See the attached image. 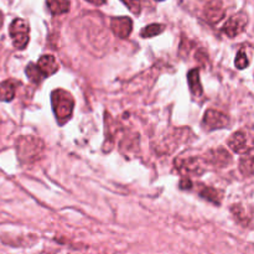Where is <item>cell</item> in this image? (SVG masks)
Here are the masks:
<instances>
[{
	"mask_svg": "<svg viewBox=\"0 0 254 254\" xmlns=\"http://www.w3.org/2000/svg\"><path fill=\"white\" fill-rule=\"evenodd\" d=\"M188 81H189V86H190L191 93H192L195 97L202 96L203 89H202V84H201V81H200V72H198L197 68H193L189 72Z\"/></svg>",
	"mask_w": 254,
	"mask_h": 254,
	"instance_id": "obj_13",
	"label": "cell"
},
{
	"mask_svg": "<svg viewBox=\"0 0 254 254\" xmlns=\"http://www.w3.org/2000/svg\"><path fill=\"white\" fill-rule=\"evenodd\" d=\"M156 1H164V0H156Z\"/></svg>",
	"mask_w": 254,
	"mask_h": 254,
	"instance_id": "obj_25",
	"label": "cell"
},
{
	"mask_svg": "<svg viewBox=\"0 0 254 254\" xmlns=\"http://www.w3.org/2000/svg\"><path fill=\"white\" fill-rule=\"evenodd\" d=\"M180 186H181V189H185V190H190L191 188H193V184L191 183V180L189 178H184L183 180H181V183H180Z\"/></svg>",
	"mask_w": 254,
	"mask_h": 254,
	"instance_id": "obj_23",
	"label": "cell"
},
{
	"mask_svg": "<svg viewBox=\"0 0 254 254\" xmlns=\"http://www.w3.org/2000/svg\"><path fill=\"white\" fill-rule=\"evenodd\" d=\"M189 131H190V129H175L171 135H168L166 139H164V150H166V148H169L168 153H171V151H173L174 149L178 148L180 144H186L189 143V141L193 140V138H189V136L186 135V133H189Z\"/></svg>",
	"mask_w": 254,
	"mask_h": 254,
	"instance_id": "obj_9",
	"label": "cell"
},
{
	"mask_svg": "<svg viewBox=\"0 0 254 254\" xmlns=\"http://www.w3.org/2000/svg\"><path fill=\"white\" fill-rule=\"evenodd\" d=\"M228 146L231 148V150L237 154H246L252 150V148L248 145L247 135L242 130L236 131L231 135V138L228 139Z\"/></svg>",
	"mask_w": 254,
	"mask_h": 254,
	"instance_id": "obj_11",
	"label": "cell"
},
{
	"mask_svg": "<svg viewBox=\"0 0 254 254\" xmlns=\"http://www.w3.org/2000/svg\"><path fill=\"white\" fill-rule=\"evenodd\" d=\"M165 30V25L163 24H150L144 27L140 31V36L144 39H150V37L158 36Z\"/></svg>",
	"mask_w": 254,
	"mask_h": 254,
	"instance_id": "obj_18",
	"label": "cell"
},
{
	"mask_svg": "<svg viewBox=\"0 0 254 254\" xmlns=\"http://www.w3.org/2000/svg\"><path fill=\"white\" fill-rule=\"evenodd\" d=\"M175 166L183 175H185V178H188L189 175L202 174L205 171L206 164L202 158H198V156H189V158L180 156L175 160Z\"/></svg>",
	"mask_w": 254,
	"mask_h": 254,
	"instance_id": "obj_4",
	"label": "cell"
},
{
	"mask_svg": "<svg viewBox=\"0 0 254 254\" xmlns=\"http://www.w3.org/2000/svg\"><path fill=\"white\" fill-rule=\"evenodd\" d=\"M36 66L45 78L52 76V74H55L59 71V64H57L56 59L51 56V55H44V56L40 57Z\"/></svg>",
	"mask_w": 254,
	"mask_h": 254,
	"instance_id": "obj_12",
	"label": "cell"
},
{
	"mask_svg": "<svg viewBox=\"0 0 254 254\" xmlns=\"http://www.w3.org/2000/svg\"><path fill=\"white\" fill-rule=\"evenodd\" d=\"M45 143L42 139L32 135H22L16 141V155L24 165H31L42 159Z\"/></svg>",
	"mask_w": 254,
	"mask_h": 254,
	"instance_id": "obj_1",
	"label": "cell"
},
{
	"mask_svg": "<svg viewBox=\"0 0 254 254\" xmlns=\"http://www.w3.org/2000/svg\"><path fill=\"white\" fill-rule=\"evenodd\" d=\"M111 29L119 39H128L133 31V21L128 16H118L111 19Z\"/></svg>",
	"mask_w": 254,
	"mask_h": 254,
	"instance_id": "obj_8",
	"label": "cell"
},
{
	"mask_svg": "<svg viewBox=\"0 0 254 254\" xmlns=\"http://www.w3.org/2000/svg\"><path fill=\"white\" fill-rule=\"evenodd\" d=\"M46 4L52 15H62L69 11V0H46Z\"/></svg>",
	"mask_w": 254,
	"mask_h": 254,
	"instance_id": "obj_14",
	"label": "cell"
},
{
	"mask_svg": "<svg viewBox=\"0 0 254 254\" xmlns=\"http://www.w3.org/2000/svg\"><path fill=\"white\" fill-rule=\"evenodd\" d=\"M202 124L207 130H217V129H223L230 124V118L225 113L216 109H207L203 114Z\"/></svg>",
	"mask_w": 254,
	"mask_h": 254,
	"instance_id": "obj_6",
	"label": "cell"
},
{
	"mask_svg": "<svg viewBox=\"0 0 254 254\" xmlns=\"http://www.w3.org/2000/svg\"><path fill=\"white\" fill-rule=\"evenodd\" d=\"M231 212L233 213V216L236 217V220H237L238 222L241 223V225H243V226L248 225V222H250V217L246 215V211H245V208L242 207V206H241V205H233L232 207H231Z\"/></svg>",
	"mask_w": 254,
	"mask_h": 254,
	"instance_id": "obj_19",
	"label": "cell"
},
{
	"mask_svg": "<svg viewBox=\"0 0 254 254\" xmlns=\"http://www.w3.org/2000/svg\"><path fill=\"white\" fill-rule=\"evenodd\" d=\"M226 11L223 9L222 1L220 0H211L205 7V17L211 24H217L225 17Z\"/></svg>",
	"mask_w": 254,
	"mask_h": 254,
	"instance_id": "obj_10",
	"label": "cell"
},
{
	"mask_svg": "<svg viewBox=\"0 0 254 254\" xmlns=\"http://www.w3.org/2000/svg\"><path fill=\"white\" fill-rule=\"evenodd\" d=\"M51 103L54 108L55 117L60 126L69 121L73 113L74 99L71 93L64 89H55L51 94Z\"/></svg>",
	"mask_w": 254,
	"mask_h": 254,
	"instance_id": "obj_2",
	"label": "cell"
},
{
	"mask_svg": "<svg viewBox=\"0 0 254 254\" xmlns=\"http://www.w3.org/2000/svg\"><path fill=\"white\" fill-rule=\"evenodd\" d=\"M248 25V15L245 11H240L237 14L232 15L227 21L225 22L222 27V31L228 37H236L242 34Z\"/></svg>",
	"mask_w": 254,
	"mask_h": 254,
	"instance_id": "obj_5",
	"label": "cell"
},
{
	"mask_svg": "<svg viewBox=\"0 0 254 254\" xmlns=\"http://www.w3.org/2000/svg\"><path fill=\"white\" fill-rule=\"evenodd\" d=\"M124 5L129 9V11L133 14L139 15L141 11V2L140 0H121Z\"/></svg>",
	"mask_w": 254,
	"mask_h": 254,
	"instance_id": "obj_22",
	"label": "cell"
},
{
	"mask_svg": "<svg viewBox=\"0 0 254 254\" xmlns=\"http://www.w3.org/2000/svg\"><path fill=\"white\" fill-rule=\"evenodd\" d=\"M86 1L91 2V4H93V5H97V6H101V5L106 4L107 0H86Z\"/></svg>",
	"mask_w": 254,
	"mask_h": 254,
	"instance_id": "obj_24",
	"label": "cell"
},
{
	"mask_svg": "<svg viewBox=\"0 0 254 254\" xmlns=\"http://www.w3.org/2000/svg\"><path fill=\"white\" fill-rule=\"evenodd\" d=\"M236 67L238 69H245L250 66V60H248L247 54H246L245 47L240 50V52L237 54V57H236Z\"/></svg>",
	"mask_w": 254,
	"mask_h": 254,
	"instance_id": "obj_21",
	"label": "cell"
},
{
	"mask_svg": "<svg viewBox=\"0 0 254 254\" xmlns=\"http://www.w3.org/2000/svg\"><path fill=\"white\" fill-rule=\"evenodd\" d=\"M200 189H198V193H200L201 197H203L205 200L210 201V202L216 203V205H220L221 203V193L218 192L216 189L211 188V186H206V185H198Z\"/></svg>",
	"mask_w": 254,
	"mask_h": 254,
	"instance_id": "obj_15",
	"label": "cell"
},
{
	"mask_svg": "<svg viewBox=\"0 0 254 254\" xmlns=\"http://www.w3.org/2000/svg\"><path fill=\"white\" fill-rule=\"evenodd\" d=\"M9 34L15 49L24 50L27 46L30 40L29 22L24 19H15L10 24Z\"/></svg>",
	"mask_w": 254,
	"mask_h": 254,
	"instance_id": "obj_3",
	"label": "cell"
},
{
	"mask_svg": "<svg viewBox=\"0 0 254 254\" xmlns=\"http://www.w3.org/2000/svg\"><path fill=\"white\" fill-rule=\"evenodd\" d=\"M26 74H27V77L31 79V82H34V83H37V84L41 83L42 79L45 78V77L42 76L41 72L39 71V68H37V66L35 64H30L29 66H27Z\"/></svg>",
	"mask_w": 254,
	"mask_h": 254,
	"instance_id": "obj_20",
	"label": "cell"
},
{
	"mask_svg": "<svg viewBox=\"0 0 254 254\" xmlns=\"http://www.w3.org/2000/svg\"><path fill=\"white\" fill-rule=\"evenodd\" d=\"M253 154L252 150L246 153L243 158L240 161V170L245 176H252L253 175Z\"/></svg>",
	"mask_w": 254,
	"mask_h": 254,
	"instance_id": "obj_17",
	"label": "cell"
},
{
	"mask_svg": "<svg viewBox=\"0 0 254 254\" xmlns=\"http://www.w3.org/2000/svg\"><path fill=\"white\" fill-rule=\"evenodd\" d=\"M15 83L12 81L0 82V101L10 102L15 97Z\"/></svg>",
	"mask_w": 254,
	"mask_h": 254,
	"instance_id": "obj_16",
	"label": "cell"
},
{
	"mask_svg": "<svg viewBox=\"0 0 254 254\" xmlns=\"http://www.w3.org/2000/svg\"><path fill=\"white\" fill-rule=\"evenodd\" d=\"M202 160L205 161L206 165L213 166V168H226L232 163V156L226 149L217 148L208 150L202 156Z\"/></svg>",
	"mask_w": 254,
	"mask_h": 254,
	"instance_id": "obj_7",
	"label": "cell"
}]
</instances>
